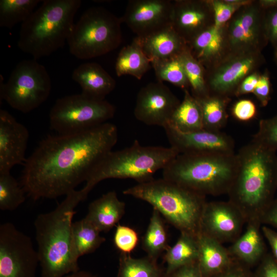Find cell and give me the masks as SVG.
Instances as JSON below:
<instances>
[{
	"instance_id": "obj_1",
	"label": "cell",
	"mask_w": 277,
	"mask_h": 277,
	"mask_svg": "<svg viewBox=\"0 0 277 277\" xmlns=\"http://www.w3.org/2000/svg\"><path fill=\"white\" fill-rule=\"evenodd\" d=\"M116 126L107 122L77 133L49 135L26 159L21 185L33 200L66 195L116 144Z\"/></svg>"
},
{
	"instance_id": "obj_2",
	"label": "cell",
	"mask_w": 277,
	"mask_h": 277,
	"mask_svg": "<svg viewBox=\"0 0 277 277\" xmlns=\"http://www.w3.org/2000/svg\"><path fill=\"white\" fill-rule=\"evenodd\" d=\"M236 155L237 169L228 201L240 210L246 223L260 220L277 189L276 151L251 141Z\"/></svg>"
},
{
	"instance_id": "obj_3",
	"label": "cell",
	"mask_w": 277,
	"mask_h": 277,
	"mask_svg": "<svg viewBox=\"0 0 277 277\" xmlns=\"http://www.w3.org/2000/svg\"><path fill=\"white\" fill-rule=\"evenodd\" d=\"M88 195L83 188L74 190L54 210L36 217L34 226L41 277H64L80 270L72 253V219L75 208Z\"/></svg>"
},
{
	"instance_id": "obj_4",
	"label": "cell",
	"mask_w": 277,
	"mask_h": 277,
	"mask_svg": "<svg viewBox=\"0 0 277 277\" xmlns=\"http://www.w3.org/2000/svg\"><path fill=\"white\" fill-rule=\"evenodd\" d=\"M81 0H44L22 23L18 47L37 60L49 56L67 42Z\"/></svg>"
},
{
	"instance_id": "obj_5",
	"label": "cell",
	"mask_w": 277,
	"mask_h": 277,
	"mask_svg": "<svg viewBox=\"0 0 277 277\" xmlns=\"http://www.w3.org/2000/svg\"><path fill=\"white\" fill-rule=\"evenodd\" d=\"M123 193L150 204L180 233L195 236L200 233L205 196L163 177L137 183Z\"/></svg>"
},
{
	"instance_id": "obj_6",
	"label": "cell",
	"mask_w": 277,
	"mask_h": 277,
	"mask_svg": "<svg viewBox=\"0 0 277 277\" xmlns=\"http://www.w3.org/2000/svg\"><path fill=\"white\" fill-rule=\"evenodd\" d=\"M238 166L236 153L179 154L163 177L204 196L228 193Z\"/></svg>"
},
{
	"instance_id": "obj_7",
	"label": "cell",
	"mask_w": 277,
	"mask_h": 277,
	"mask_svg": "<svg viewBox=\"0 0 277 277\" xmlns=\"http://www.w3.org/2000/svg\"><path fill=\"white\" fill-rule=\"evenodd\" d=\"M179 153L171 147L143 146L135 140L129 147L108 152L93 170L83 189L88 193L108 179H130L137 183L152 180Z\"/></svg>"
},
{
	"instance_id": "obj_8",
	"label": "cell",
	"mask_w": 277,
	"mask_h": 277,
	"mask_svg": "<svg viewBox=\"0 0 277 277\" xmlns=\"http://www.w3.org/2000/svg\"><path fill=\"white\" fill-rule=\"evenodd\" d=\"M121 18L102 7H92L81 15L67 43L71 54L80 60L102 56L116 49L122 41Z\"/></svg>"
},
{
	"instance_id": "obj_9",
	"label": "cell",
	"mask_w": 277,
	"mask_h": 277,
	"mask_svg": "<svg viewBox=\"0 0 277 277\" xmlns=\"http://www.w3.org/2000/svg\"><path fill=\"white\" fill-rule=\"evenodd\" d=\"M0 101L23 113L38 107L48 98L51 80L45 67L37 60H25L12 71L6 83L0 75Z\"/></svg>"
},
{
	"instance_id": "obj_10",
	"label": "cell",
	"mask_w": 277,
	"mask_h": 277,
	"mask_svg": "<svg viewBox=\"0 0 277 277\" xmlns=\"http://www.w3.org/2000/svg\"><path fill=\"white\" fill-rule=\"evenodd\" d=\"M115 108L105 100L83 94L58 98L49 113L51 128L58 134L77 133L100 126L114 115Z\"/></svg>"
},
{
	"instance_id": "obj_11",
	"label": "cell",
	"mask_w": 277,
	"mask_h": 277,
	"mask_svg": "<svg viewBox=\"0 0 277 277\" xmlns=\"http://www.w3.org/2000/svg\"><path fill=\"white\" fill-rule=\"evenodd\" d=\"M264 9L258 0L240 8L224 26L229 54L262 52L268 43L266 37Z\"/></svg>"
},
{
	"instance_id": "obj_12",
	"label": "cell",
	"mask_w": 277,
	"mask_h": 277,
	"mask_svg": "<svg viewBox=\"0 0 277 277\" xmlns=\"http://www.w3.org/2000/svg\"><path fill=\"white\" fill-rule=\"evenodd\" d=\"M39 263L31 239L10 222L0 226V277H36Z\"/></svg>"
},
{
	"instance_id": "obj_13",
	"label": "cell",
	"mask_w": 277,
	"mask_h": 277,
	"mask_svg": "<svg viewBox=\"0 0 277 277\" xmlns=\"http://www.w3.org/2000/svg\"><path fill=\"white\" fill-rule=\"evenodd\" d=\"M266 63L262 52L229 54L205 69L209 94L230 98L242 82Z\"/></svg>"
},
{
	"instance_id": "obj_14",
	"label": "cell",
	"mask_w": 277,
	"mask_h": 277,
	"mask_svg": "<svg viewBox=\"0 0 277 277\" xmlns=\"http://www.w3.org/2000/svg\"><path fill=\"white\" fill-rule=\"evenodd\" d=\"M181 101L163 83H150L138 91L134 109L135 117L149 126L165 127Z\"/></svg>"
},
{
	"instance_id": "obj_15",
	"label": "cell",
	"mask_w": 277,
	"mask_h": 277,
	"mask_svg": "<svg viewBox=\"0 0 277 277\" xmlns=\"http://www.w3.org/2000/svg\"><path fill=\"white\" fill-rule=\"evenodd\" d=\"M245 219L229 201L206 202L201 222L200 233L222 243L234 242L242 234Z\"/></svg>"
},
{
	"instance_id": "obj_16",
	"label": "cell",
	"mask_w": 277,
	"mask_h": 277,
	"mask_svg": "<svg viewBox=\"0 0 277 277\" xmlns=\"http://www.w3.org/2000/svg\"><path fill=\"white\" fill-rule=\"evenodd\" d=\"M170 147L179 154H234V142L221 131L182 132L169 125L164 128Z\"/></svg>"
},
{
	"instance_id": "obj_17",
	"label": "cell",
	"mask_w": 277,
	"mask_h": 277,
	"mask_svg": "<svg viewBox=\"0 0 277 277\" xmlns=\"http://www.w3.org/2000/svg\"><path fill=\"white\" fill-rule=\"evenodd\" d=\"M173 1L130 0L121 18L136 34L143 36L172 24Z\"/></svg>"
},
{
	"instance_id": "obj_18",
	"label": "cell",
	"mask_w": 277,
	"mask_h": 277,
	"mask_svg": "<svg viewBox=\"0 0 277 277\" xmlns=\"http://www.w3.org/2000/svg\"><path fill=\"white\" fill-rule=\"evenodd\" d=\"M214 25V13L209 0L173 1L172 26L187 43Z\"/></svg>"
},
{
	"instance_id": "obj_19",
	"label": "cell",
	"mask_w": 277,
	"mask_h": 277,
	"mask_svg": "<svg viewBox=\"0 0 277 277\" xmlns=\"http://www.w3.org/2000/svg\"><path fill=\"white\" fill-rule=\"evenodd\" d=\"M27 128L7 111L0 110V173L25 162L29 138Z\"/></svg>"
},
{
	"instance_id": "obj_20",
	"label": "cell",
	"mask_w": 277,
	"mask_h": 277,
	"mask_svg": "<svg viewBox=\"0 0 277 277\" xmlns=\"http://www.w3.org/2000/svg\"><path fill=\"white\" fill-rule=\"evenodd\" d=\"M152 61L179 56L187 48L186 41L171 25L133 39Z\"/></svg>"
},
{
	"instance_id": "obj_21",
	"label": "cell",
	"mask_w": 277,
	"mask_h": 277,
	"mask_svg": "<svg viewBox=\"0 0 277 277\" xmlns=\"http://www.w3.org/2000/svg\"><path fill=\"white\" fill-rule=\"evenodd\" d=\"M187 45L192 56L205 69L229 54L224 26L214 25L197 34Z\"/></svg>"
},
{
	"instance_id": "obj_22",
	"label": "cell",
	"mask_w": 277,
	"mask_h": 277,
	"mask_svg": "<svg viewBox=\"0 0 277 277\" xmlns=\"http://www.w3.org/2000/svg\"><path fill=\"white\" fill-rule=\"evenodd\" d=\"M246 224L245 232L227 249L233 259L252 268L267 252L260 220H252Z\"/></svg>"
},
{
	"instance_id": "obj_23",
	"label": "cell",
	"mask_w": 277,
	"mask_h": 277,
	"mask_svg": "<svg viewBox=\"0 0 277 277\" xmlns=\"http://www.w3.org/2000/svg\"><path fill=\"white\" fill-rule=\"evenodd\" d=\"M72 78L82 88V94L89 97L104 100L115 88V80L98 63L87 62L73 71Z\"/></svg>"
},
{
	"instance_id": "obj_24",
	"label": "cell",
	"mask_w": 277,
	"mask_h": 277,
	"mask_svg": "<svg viewBox=\"0 0 277 277\" xmlns=\"http://www.w3.org/2000/svg\"><path fill=\"white\" fill-rule=\"evenodd\" d=\"M125 203L114 191H111L91 202L85 218L98 231H110L123 217Z\"/></svg>"
},
{
	"instance_id": "obj_25",
	"label": "cell",
	"mask_w": 277,
	"mask_h": 277,
	"mask_svg": "<svg viewBox=\"0 0 277 277\" xmlns=\"http://www.w3.org/2000/svg\"><path fill=\"white\" fill-rule=\"evenodd\" d=\"M197 262L203 277H212L225 270L233 258L227 248L218 241L200 233Z\"/></svg>"
},
{
	"instance_id": "obj_26",
	"label": "cell",
	"mask_w": 277,
	"mask_h": 277,
	"mask_svg": "<svg viewBox=\"0 0 277 277\" xmlns=\"http://www.w3.org/2000/svg\"><path fill=\"white\" fill-rule=\"evenodd\" d=\"M168 125L182 132L204 129L201 106L188 90H184L183 100L174 111Z\"/></svg>"
},
{
	"instance_id": "obj_27",
	"label": "cell",
	"mask_w": 277,
	"mask_h": 277,
	"mask_svg": "<svg viewBox=\"0 0 277 277\" xmlns=\"http://www.w3.org/2000/svg\"><path fill=\"white\" fill-rule=\"evenodd\" d=\"M176 242L165 252L164 261L166 264V276L175 269L197 261L199 246L197 236L180 233Z\"/></svg>"
},
{
	"instance_id": "obj_28",
	"label": "cell",
	"mask_w": 277,
	"mask_h": 277,
	"mask_svg": "<svg viewBox=\"0 0 277 277\" xmlns=\"http://www.w3.org/2000/svg\"><path fill=\"white\" fill-rule=\"evenodd\" d=\"M151 66L150 60L133 39L130 44L124 47L118 53L115 70L119 77L129 75L141 80Z\"/></svg>"
},
{
	"instance_id": "obj_29",
	"label": "cell",
	"mask_w": 277,
	"mask_h": 277,
	"mask_svg": "<svg viewBox=\"0 0 277 277\" xmlns=\"http://www.w3.org/2000/svg\"><path fill=\"white\" fill-rule=\"evenodd\" d=\"M98 231L85 217L73 222L72 225V248L74 259L94 252L106 239Z\"/></svg>"
},
{
	"instance_id": "obj_30",
	"label": "cell",
	"mask_w": 277,
	"mask_h": 277,
	"mask_svg": "<svg viewBox=\"0 0 277 277\" xmlns=\"http://www.w3.org/2000/svg\"><path fill=\"white\" fill-rule=\"evenodd\" d=\"M142 246L147 256L156 261L169 247L164 219L155 209L153 208Z\"/></svg>"
},
{
	"instance_id": "obj_31",
	"label": "cell",
	"mask_w": 277,
	"mask_h": 277,
	"mask_svg": "<svg viewBox=\"0 0 277 277\" xmlns=\"http://www.w3.org/2000/svg\"><path fill=\"white\" fill-rule=\"evenodd\" d=\"M196 99L201 108L204 129L221 131L227 122V107L230 98L209 94Z\"/></svg>"
},
{
	"instance_id": "obj_32",
	"label": "cell",
	"mask_w": 277,
	"mask_h": 277,
	"mask_svg": "<svg viewBox=\"0 0 277 277\" xmlns=\"http://www.w3.org/2000/svg\"><path fill=\"white\" fill-rule=\"evenodd\" d=\"M116 277H166L165 269L148 256L136 258L121 253Z\"/></svg>"
},
{
	"instance_id": "obj_33",
	"label": "cell",
	"mask_w": 277,
	"mask_h": 277,
	"mask_svg": "<svg viewBox=\"0 0 277 277\" xmlns=\"http://www.w3.org/2000/svg\"><path fill=\"white\" fill-rule=\"evenodd\" d=\"M41 0H1L0 26L12 28L24 23L34 11Z\"/></svg>"
},
{
	"instance_id": "obj_34",
	"label": "cell",
	"mask_w": 277,
	"mask_h": 277,
	"mask_svg": "<svg viewBox=\"0 0 277 277\" xmlns=\"http://www.w3.org/2000/svg\"><path fill=\"white\" fill-rule=\"evenodd\" d=\"M158 82H167L184 90L189 84L179 56L151 62Z\"/></svg>"
},
{
	"instance_id": "obj_35",
	"label": "cell",
	"mask_w": 277,
	"mask_h": 277,
	"mask_svg": "<svg viewBox=\"0 0 277 277\" xmlns=\"http://www.w3.org/2000/svg\"><path fill=\"white\" fill-rule=\"evenodd\" d=\"M185 71L192 95L196 98L207 96L209 92L205 79V69L187 48L179 55Z\"/></svg>"
},
{
	"instance_id": "obj_36",
	"label": "cell",
	"mask_w": 277,
	"mask_h": 277,
	"mask_svg": "<svg viewBox=\"0 0 277 277\" xmlns=\"http://www.w3.org/2000/svg\"><path fill=\"white\" fill-rule=\"evenodd\" d=\"M26 192L10 172L0 173V209L13 211L26 200Z\"/></svg>"
},
{
	"instance_id": "obj_37",
	"label": "cell",
	"mask_w": 277,
	"mask_h": 277,
	"mask_svg": "<svg viewBox=\"0 0 277 277\" xmlns=\"http://www.w3.org/2000/svg\"><path fill=\"white\" fill-rule=\"evenodd\" d=\"M252 141L276 152L277 113L271 117L260 121L258 131Z\"/></svg>"
},
{
	"instance_id": "obj_38",
	"label": "cell",
	"mask_w": 277,
	"mask_h": 277,
	"mask_svg": "<svg viewBox=\"0 0 277 277\" xmlns=\"http://www.w3.org/2000/svg\"><path fill=\"white\" fill-rule=\"evenodd\" d=\"M138 241V234L134 229L120 224L116 226L113 242L121 253L130 254L137 246Z\"/></svg>"
},
{
	"instance_id": "obj_39",
	"label": "cell",
	"mask_w": 277,
	"mask_h": 277,
	"mask_svg": "<svg viewBox=\"0 0 277 277\" xmlns=\"http://www.w3.org/2000/svg\"><path fill=\"white\" fill-rule=\"evenodd\" d=\"M209 2L213 11L214 26L216 27L224 26L242 7L227 3L224 0H209Z\"/></svg>"
},
{
	"instance_id": "obj_40",
	"label": "cell",
	"mask_w": 277,
	"mask_h": 277,
	"mask_svg": "<svg viewBox=\"0 0 277 277\" xmlns=\"http://www.w3.org/2000/svg\"><path fill=\"white\" fill-rule=\"evenodd\" d=\"M264 25L268 43L277 50V7L264 9Z\"/></svg>"
},
{
	"instance_id": "obj_41",
	"label": "cell",
	"mask_w": 277,
	"mask_h": 277,
	"mask_svg": "<svg viewBox=\"0 0 277 277\" xmlns=\"http://www.w3.org/2000/svg\"><path fill=\"white\" fill-rule=\"evenodd\" d=\"M231 113L237 120L246 122L255 117L257 110L255 104L251 100L242 99L234 104Z\"/></svg>"
},
{
	"instance_id": "obj_42",
	"label": "cell",
	"mask_w": 277,
	"mask_h": 277,
	"mask_svg": "<svg viewBox=\"0 0 277 277\" xmlns=\"http://www.w3.org/2000/svg\"><path fill=\"white\" fill-rule=\"evenodd\" d=\"M253 93L261 107H265L268 105L271 99V84L267 69H266L263 73H261Z\"/></svg>"
},
{
	"instance_id": "obj_43",
	"label": "cell",
	"mask_w": 277,
	"mask_h": 277,
	"mask_svg": "<svg viewBox=\"0 0 277 277\" xmlns=\"http://www.w3.org/2000/svg\"><path fill=\"white\" fill-rule=\"evenodd\" d=\"M212 277H255L251 268L233 259L231 264L222 272Z\"/></svg>"
},
{
	"instance_id": "obj_44",
	"label": "cell",
	"mask_w": 277,
	"mask_h": 277,
	"mask_svg": "<svg viewBox=\"0 0 277 277\" xmlns=\"http://www.w3.org/2000/svg\"><path fill=\"white\" fill-rule=\"evenodd\" d=\"M254 273L255 277H277V261L271 253H266Z\"/></svg>"
},
{
	"instance_id": "obj_45",
	"label": "cell",
	"mask_w": 277,
	"mask_h": 277,
	"mask_svg": "<svg viewBox=\"0 0 277 277\" xmlns=\"http://www.w3.org/2000/svg\"><path fill=\"white\" fill-rule=\"evenodd\" d=\"M260 74L259 71H257L247 76L238 87L234 96L238 97L253 93L258 84Z\"/></svg>"
},
{
	"instance_id": "obj_46",
	"label": "cell",
	"mask_w": 277,
	"mask_h": 277,
	"mask_svg": "<svg viewBox=\"0 0 277 277\" xmlns=\"http://www.w3.org/2000/svg\"><path fill=\"white\" fill-rule=\"evenodd\" d=\"M166 277H203L197 261L183 266Z\"/></svg>"
},
{
	"instance_id": "obj_47",
	"label": "cell",
	"mask_w": 277,
	"mask_h": 277,
	"mask_svg": "<svg viewBox=\"0 0 277 277\" xmlns=\"http://www.w3.org/2000/svg\"><path fill=\"white\" fill-rule=\"evenodd\" d=\"M262 225H269L277 228V198H274L260 217Z\"/></svg>"
},
{
	"instance_id": "obj_48",
	"label": "cell",
	"mask_w": 277,
	"mask_h": 277,
	"mask_svg": "<svg viewBox=\"0 0 277 277\" xmlns=\"http://www.w3.org/2000/svg\"><path fill=\"white\" fill-rule=\"evenodd\" d=\"M262 232L267 240L272 251V255L277 261V231L267 226H262Z\"/></svg>"
},
{
	"instance_id": "obj_49",
	"label": "cell",
	"mask_w": 277,
	"mask_h": 277,
	"mask_svg": "<svg viewBox=\"0 0 277 277\" xmlns=\"http://www.w3.org/2000/svg\"><path fill=\"white\" fill-rule=\"evenodd\" d=\"M64 277H97L96 275L85 270H78L67 274Z\"/></svg>"
},
{
	"instance_id": "obj_50",
	"label": "cell",
	"mask_w": 277,
	"mask_h": 277,
	"mask_svg": "<svg viewBox=\"0 0 277 277\" xmlns=\"http://www.w3.org/2000/svg\"><path fill=\"white\" fill-rule=\"evenodd\" d=\"M258 2L264 9L277 7V0H258Z\"/></svg>"
},
{
	"instance_id": "obj_51",
	"label": "cell",
	"mask_w": 277,
	"mask_h": 277,
	"mask_svg": "<svg viewBox=\"0 0 277 277\" xmlns=\"http://www.w3.org/2000/svg\"><path fill=\"white\" fill-rule=\"evenodd\" d=\"M274 51V61L277 68V50Z\"/></svg>"
}]
</instances>
